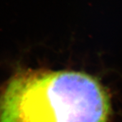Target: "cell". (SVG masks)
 Listing matches in <instances>:
<instances>
[{
	"label": "cell",
	"mask_w": 122,
	"mask_h": 122,
	"mask_svg": "<svg viewBox=\"0 0 122 122\" xmlns=\"http://www.w3.org/2000/svg\"><path fill=\"white\" fill-rule=\"evenodd\" d=\"M108 94L96 79L75 71H29L0 97V122H107Z\"/></svg>",
	"instance_id": "cell-1"
}]
</instances>
